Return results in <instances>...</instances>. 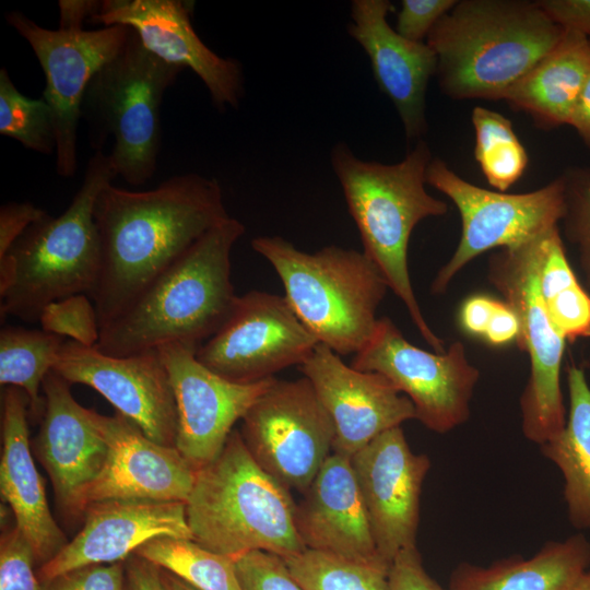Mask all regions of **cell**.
<instances>
[{
  "label": "cell",
  "instance_id": "cell-1",
  "mask_svg": "<svg viewBox=\"0 0 590 590\" xmlns=\"http://www.w3.org/2000/svg\"><path fill=\"white\" fill-rule=\"evenodd\" d=\"M229 215L220 182L196 173L132 191L107 185L94 206L101 268L92 298L99 327Z\"/></svg>",
  "mask_w": 590,
  "mask_h": 590
},
{
  "label": "cell",
  "instance_id": "cell-2",
  "mask_svg": "<svg viewBox=\"0 0 590 590\" xmlns=\"http://www.w3.org/2000/svg\"><path fill=\"white\" fill-rule=\"evenodd\" d=\"M244 233V224L232 216L205 233L101 327L95 346L117 357L170 343L198 350L222 327L237 297L231 253Z\"/></svg>",
  "mask_w": 590,
  "mask_h": 590
},
{
  "label": "cell",
  "instance_id": "cell-3",
  "mask_svg": "<svg viewBox=\"0 0 590 590\" xmlns=\"http://www.w3.org/2000/svg\"><path fill=\"white\" fill-rule=\"evenodd\" d=\"M565 30L531 0H457L426 44L435 76L455 99L503 101L562 39Z\"/></svg>",
  "mask_w": 590,
  "mask_h": 590
},
{
  "label": "cell",
  "instance_id": "cell-4",
  "mask_svg": "<svg viewBox=\"0 0 590 590\" xmlns=\"http://www.w3.org/2000/svg\"><path fill=\"white\" fill-rule=\"evenodd\" d=\"M422 139L394 164L357 157L344 142L330 152L349 212L362 239L364 252L377 266L389 288L404 304L411 320L436 353H444L442 340L425 320L409 273L408 249L414 227L423 220L442 216L448 205L426 191V170L432 161Z\"/></svg>",
  "mask_w": 590,
  "mask_h": 590
},
{
  "label": "cell",
  "instance_id": "cell-5",
  "mask_svg": "<svg viewBox=\"0 0 590 590\" xmlns=\"http://www.w3.org/2000/svg\"><path fill=\"white\" fill-rule=\"evenodd\" d=\"M117 173L109 154L97 151L68 209L32 224L0 259V315L37 322L43 308L58 299L94 291L101 246L94 206Z\"/></svg>",
  "mask_w": 590,
  "mask_h": 590
},
{
  "label": "cell",
  "instance_id": "cell-6",
  "mask_svg": "<svg viewBox=\"0 0 590 590\" xmlns=\"http://www.w3.org/2000/svg\"><path fill=\"white\" fill-rule=\"evenodd\" d=\"M186 515L192 540L232 558L251 551L286 558L307 550L291 491L257 463L238 429L197 471Z\"/></svg>",
  "mask_w": 590,
  "mask_h": 590
},
{
  "label": "cell",
  "instance_id": "cell-7",
  "mask_svg": "<svg viewBox=\"0 0 590 590\" xmlns=\"http://www.w3.org/2000/svg\"><path fill=\"white\" fill-rule=\"evenodd\" d=\"M251 247L273 267L284 297L318 343L342 356L368 342L389 286L364 251L330 245L309 253L281 236L255 237Z\"/></svg>",
  "mask_w": 590,
  "mask_h": 590
},
{
  "label": "cell",
  "instance_id": "cell-8",
  "mask_svg": "<svg viewBox=\"0 0 590 590\" xmlns=\"http://www.w3.org/2000/svg\"><path fill=\"white\" fill-rule=\"evenodd\" d=\"M182 70L149 51L130 28L123 47L85 91L82 116L99 139L114 138L109 156L117 176L129 185L145 184L156 170L161 105Z\"/></svg>",
  "mask_w": 590,
  "mask_h": 590
},
{
  "label": "cell",
  "instance_id": "cell-9",
  "mask_svg": "<svg viewBox=\"0 0 590 590\" xmlns=\"http://www.w3.org/2000/svg\"><path fill=\"white\" fill-rule=\"evenodd\" d=\"M543 234L498 249L487 262V280L517 315L516 340L529 355L530 376L520 398L521 428L527 439L540 446L555 438L567 418L560 389L566 340L552 324L539 287Z\"/></svg>",
  "mask_w": 590,
  "mask_h": 590
},
{
  "label": "cell",
  "instance_id": "cell-10",
  "mask_svg": "<svg viewBox=\"0 0 590 590\" xmlns=\"http://www.w3.org/2000/svg\"><path fill=\"white\" fill-rule=\"evenodd\" d=\"M426 184L447 196L461 219L459 244L432 282L435 295L444 294L456 274L477 256L533 239L558 226L564 213L560 176L530 192L507 193L475 186L433 157Z\"/></svg>",
  "mask_w": 590,
  "mask_h": 590
},
{
  "label": "cell",
  "instance_id": "cell-11",
  "mask_svg": "<svg viewBox=\"0 0 590 590\" xmlns=\"http://www.w3.org/2000/svg\"><path fill=\"white\" fill-rule=\"evenodd\" d=\"M350 365L385 376L411 400L415 418L435 433H448L470 416L480 371L460 341L444 353H432L410 343L390 318L381 317Z\"/></svg>",
  "mask_w": 590,
  "mask_h": 590
},
{
  "label": "cell",
  "instance_id": "cell-12",
  "mask_svg": "<svg viewBox=\"0 0 590 590\" xmlns=\"http://www.w3.org/2000/svg\"><path fill=\"white\" fill-rule=\"evenodd\" d=\"M257 463L286 488L305 493L333 452V426L306 377L274 379L241 418Z\"/></svg>",
  "mask_w": 590,
  "mask_h": 590
},
{
  "label": "cell",
  "instance_id": "cell-13",
  "mask_svg": "<svg viewBox=\"0 0 590 590\" xmlns=\"http://www.w3.org/2000/svg\"><path fill=\"white\" fill-rule=\"evenodd\" d=\"M5 20L32 47L45 73L43 98L50 106L56 129V169L71 177L78 169V128L82 102L94 74L126 44L130 28L105 26L48 30L21 12Z\"/></svg>",
  "mask_w": 590,
  "mask_h": 590
},
{
  "label": "cell",
  "instance_id": "cell-14",
  "mask_svg": "<svg viewBox=\"0 0 590 590\" xmlns=\"http://www.w3.org/2000/svg\"><path fill=\"white\" fill-rule=\"evenodd\" d=\"M317 344L284 295L250 291L237 295L227 319L196 357L227 380L252 384L302 365Z\"/></svg>",
  "mask_w": 590,
  "mask_h": 590
},
{
  "label": "cell",
  "instance_id": "cell-15",
  "mask_svg": "<svg viewBox=\"0 0 590 590\" xmlns=\"http://www.w3.org/2000/svg\"><path fill=\"white\" fill-rule=\"evenodd\" d=\"M54 370L69 384L96 390L153 441L175 447L176 403L158 350L117 357L66 340Z\"/></svg>",
  "mask_w": 590,
  "mask_h": 590
},
{
  "label": "cell",
  "instance_id": "cell-16",
  "mask_svg": "<svg viewBox=\"0 0 590 590\" xmlns=\"http://www.w3.org/2000/svg\"><path fill=\"white\" fill-rule=\"evenodd\" d=\"M158 352L176 403L175 447L199 471L217 458L235 423L269 389L275 377L238 384L201 364L193 347L170 343L160 347Z\"/></svg>",
  "mask_w": 590,
  "mask_h": 590
},
{
  "label": "cell",
  "instance_id": "cell-17",
  "mask_svg": "<svg viewBox=\"0 0 590 590\" xmlns=\"http://www.w3.org/2000/svg\"><path fill=\"white\" fill-rule=\"evenodd\" d=\"M379 556L389 565L416 546L420 499L430 468L410 448L401 426L374 438L351 458Z\"/></svg>",
  "mask_w": 590,
  "mask_h": 590
},
{
  "label": "cell",
  "instance_id": "cell-18",
  "mask_svg": "<svg viewBox=\"0 0 590 590\" xmlns=\"http://www.w3.org/2000/svg\"><path fill=\"white\" fill-rule=\"evenodd\" d=\"M299 369L331 420L335 453L352 458L378 435L416 417L411 400L385 376L346 365L324 344Z\"/></svg>",
  "mask_w": 590,
  "mask_h": 590
},
{
  "label": "cell",
  "instance_id": "cell-19",
  "mask_svg": "<svg viewBox=\"0 0 590 590\" xmlns=\"http://www.w3.org/2000/svg\"><path fill=\"white\" fill-rule=\"evenodd\" d=\"M191 9L180 0H104L92 20L133 30L153 55L191 69L219 110L237 108L245 93L241 64L219 56L201 40L190 21Z\"/></svg>",
  "mask_w": 590,
  "mask_h": 590
},
{
  "label": "cell",
  "instance_id": "cell-20",
  "mask_svg": "<svg viewBox=\"0 0 590 590\" xmlns=\"http://www.w3.org/2000/svg\"><path fill=\"white\" fill-rule=\"evenodd\" d=\"M70 385L54 369L44 379L45 405L34 449L49 474L59 510L68 519H83L85 495L105 467L108 445L93 410L76 402Z\"/></svg>",
  "mask_w": 590,
  "mask_h": 590
},
{
  "label": "cell",
  "instance_id": "cell-21",
  "mask_svg": "<svg viewBox=\"0 0 590 590\" xmlns=\"http://www.w3.org/2000/svg\"><path fill=\"white\" fill-rule=\"evenodd\" d=\"M92 416L108 445V456L85 495V509L109 499L187 502L197 471L176 447L153 441L118 412L106 416L93 410Z\"/></svg>",
  "mask_w": 590,
  "mask_h": 590
},
{
  "label": "cell",
  "instance_id": "cell-22",
  "mask_svg": "<svg viewBox=\"0 0 590 590\" xmlns=\"http://www.w3.org/2000/svg\"><path fill=\"white\" fill-rule=\"evenodd\" d=\"M82 520L80 532L39 566L40 582L83 566L125 562L157 536L192 539L182 502L103 500L90 504Z\"/></svg>",
  "mask_w": 590,
  "mask_h": 590
},
{
  "label": "cell",
  "instance_id": "cell-23",
  "mask_svg": "<svg viewBox=\"0 0 590 590\" xmlns=\"http://www.w3.org/2000/svg\"><path fill=\"white\" fill-rule=\"evenodd\" d=\"M388 0H353L349 35L368 56L379 90L391 101L408 140H422L428 129L426 93L437 57L425 43L400 36L387 21Z\"/></svg>",
  "mask_w": 590,
  "mask_h": 590
},
{
  "label": "cell",
  "instance_id": "cell-24",
  "mask_svg": "<svg viewBox=\"0 0 590 590\" xmlns=\"http://www.w3.org/2000/svg\"><path fill=\"white\" fill-rule=\"evenodd\" d=\"M304 495L296 506V526L306 548L356 562H385L376 548L351 458L332 452Z\"/></svg>",
  "mask_w": 590,
  "mask_h": 590
},
{
  "label": "cell",
  "instance_id": "cell-25",
  "mask_svg": "<svg viewBox=\"0 0 590 590\" xmlns=\"http://www.w3.org/2000/svg\"><path fill=\"white\" fill-rule=\"evenodd\" d=\"M28 398L16 387L2 397L0 492L15 526L31 543L37 566L54 558L69 542L54 519L44 482L34 463L28 432Z\"/></svg>",
  "mask_w": 590,
  "mask_h": 590
},
{
  "label": "cell",
  "instance_id": "cell-26",
  "mask_svg": "<svg viewBox=\"0 0 590 590\" xmlns=\"http://www.w3.org/2000/svg\"><path fill=\"white\" fill-rule=\"evenodd\" d=\"M590 72V39L565 31L558 44L505 94L512 110L544 130L569 126Z\"/></svg>",
  "mask_w": 590,
  "mask_h": 590
},
{
  "label": "cell",
  "instance_id": "cell-27",
  "mask_svg": "<svg viewBox=\"0 0 590 590\" xmlns=\"http://www.w3.org/2000/svg\"><path fill=\"white\" fill-rule=\"evenodd\" d=\"M590 568V543L583 534L548 541L533 556H512L488 566L461 563L451 590H569Z\"/></svg>",
  "mask_w": 590,
  "mask_h": 590
},
{
  "label": "cell",
  "instance_id": "cell-28",
  "mask_svg": "<svg viewBox=\"0 0 590 590\" xmlns=\"http://www.w3.org/2000/svg\"><path fill=\"white\" fill-rule=\"evenodd\" d=\"M569 410L564 429L540 446L564 476V498L571 524L590 530V386L585 371L567 369Z\"/></svg>",
  "mask_w": 590,
  "mask_h": 590
},
{
  "label": "cell",
  "instance_id": "cell-29",
  "mask_svg": "<svg viewBox=\"0 0 590 590\" xmlns=\"http://www.w3.org/2000/svg\"><path fill=\"white\" fill-rule=\"evenodd\" d=\"M539 287L550 320L565 340L590 338V296L569 264L559 225L542 236Z\"/></svg>",
  "mask_w": 590,
  "mask_h": 590
},
{
  "label": "cell",
  "instance_id": "cell-30",
  "mask_svg": "<svg viewBox=\"0 0 590 590\" xmlns=\"http://www.w3.org/2000/svg\"><path fill=\"white\" fill-rule=\"evenodd\" d=\"M64 341L43 329L5 326L0 331V385L23 390L33 416L44 412L39 391Z\"/></svg>",
  "mask_w": 590,
  "mask_h": 590
},
{
  "label": "cell",
  "instance_id": "cell-31",
  "mask_svg": "<svg viewBox=\"0 0 590 590\" xmlns=\"http://www.w3.org/2000/svg\"><path fill=\"white\" fill-rule=\"evenodd\" d=\"M134 554L196 590H244L234 558L212 552L192 539L157 536L141 545Z\"/></svg>",
  "mask_w": 590,
  "mask_h": 590
},
{
  "label": "cell",
  "instance_id": "cell-32",
  "mask_svg": "<svg viewBox=\"0 0 590 590\" xmlns=\"http://www.w3.org/2000/svg\"><path fill=\"white\" fill-rule=\"evenodd\" d=\"M471 122L475 133L474 158L488 185L506 192L522 177L529 162L512 122L483 106L473 108Z\"/></svg>",
  "mask_w": 590,
  "mask_h": 590
},
{
  "label": "cell",
  "instance_id": "cell-33",
  "mask_svg": "<svg viewBox=\"0 0 590 590\" xmlns=\"http://www.w3.org/2000/svg\"><path fill=\"white\" fill-rule=\"evenodd\" d=\"M304 590H389V564L356 562L306 550L284 558Z\"/></svg>",
  "mask_w": 590,
  "mask_h": 590
},
{
  "label": "cell",
  "instance_id": "cell-34",
  "mask_svg": "<svg viewBox=\"0 0 590 590\" xmlns=\"http://www.w3.org/2000/svg\"><path fill=\"white\" fill-rule=\"evenodd\" d=\"M0 134L42 154L49 155L56 151L55 119L50 106L43 97L35 99L23 95L5 68L0 70Z\"/></svg>",
  "mask_w": 590,
  "mask_h": 590
},
{
  "label": "cell",
  "instance_id": "cell-35",
  "mask_svg": "<svg viewBox=\"0 0 590 590\" xmlns=\"http://www.w3.org/2000/svg\"><path fill=\"white\" fill-rule=\"evenodd\" d=\"M559 176L564 187L562 236L576 248L580 270L590 286V166H570Z\"/></svg>",
  "mask_w": 590,
  "mask_h": 590
},
{
  "label": "cell",
  "instance_id": "cell-36",
  "mask_svg": "<svg viewBox=\"0 0 590 590\" xmlns=\"http://www.w3.org/2000/svg\"><path fill=\"white\" fill-rule=\"evenodd\" d=\"M38 322L44 331L85 346H95L99 340L98 316L87 294L71 295L46 305Z\"/></svg>",
  "mask_w": 590,
  "mask_h": 590
},
{
  "label": "cell",
  "instance_id": "cell-37",
  "mask_svg": "<svg viewBox=\"0 0 590 590\" xmlns=\"http://www.w3.org/2000/svg\"><path fill=\"white\" fill-rule=\"evenodd\" d=\"M34 550L14 526L0 539V590H40Z\"/></svg>",
  "mask_w": 590,
  "mask_h": 590
},
{
  "label": "cell",
  "instance_id": "cell-38",
  "mask_svg": "<svg viewBox=\"0 0 590 590\" xmlns=\"http://www.w3.org/2000/svg\"><path fill=\"white\" fill-rule=\"evenodd\" d=\"M234 560L244 590H304L279 555L251 551Z\"/></svg>",
  "mask_w": 590,
  "mask_h": 590
},
{
  "label": "cell",
  "instance_id": "cell-39",
  "mask_svg": "<svg viewBox=\"0 0 590 590\" xmlns=\"http://www.w3.org/2000/svg\"><path fill=\"white\" fill-rule=\"evenodd\" d=\"M125 563L88 565L40 582V590H125Z\"/></svg>",
  "mask_w": 590,
  "mask_h": 590
},
{
  "label": "cell",
  "instance_id": "cell-40",
  "mask_svg": "<svg viewBox=\"0 0 590 590\" xmlns=\"http://www.w3.org/2000/svg\"><path fill=\"white\" fill-rule=\"evenodd\" d=\"M457 0H402L397 14L396 32L403 38L425 43L436 23Z\"/></svg>",
  "mask_w": 590,
  "mask_h": 590
},
{
  "label": "cell",
  "instance_id": "cell-41",
  "mask_svg": "<svg viewBox=\"0 0 590 590\" xmlns=\"http://www.w3.org/2000/svg\"><path fill=\"white\" fill-rule=\"evenodd\" d=\"M389 590H451L442 588L425 570L417 546L400 552L389 566Z\"/></svg>",
  "mask_w": 590,
  "mask_h": 590
},
{
  "label": "cell",
  "instance_id": "cell-42",
  "mask_svg": "<svg viewBox=\"0 0 590 590\" xmlns=\"http://www.w3.org/2000/svg\"><path fill=\"white\" fill-rule=\"evenodd\" d=\"M47 213L31 202H9L0 208V259L17 238Z\"/></svg>",
  "mask_w": 590,
  "mask_h": 590
},
{
  "label": "cell",
  "instance_id": "cell-43",
  "mask_svg": "<svg viewBox=\"0 0 590 590\" xmlns=\"http://www.w3.org/2000/svg\"><path fill=\"white\" fill-rule=\"evenodd\" d=\"M543 11L565 31L590 39V0H536Z\"/></svg>",
  "mask_w": 590,
  "mask_h": 590
},
{
  "label": "cell",
  "instance_id": "cell-44",
  "mask_svg": "<svg viewBox=\"0 0 590 590\" xmlns=\"http://www.w3.org/2000/svg\"><path fill=\"white\" fill-rule=\"evenodd\" d=\"M123 563L130 590H167L162 578V568L155 564L134 553Z\"/></svg>",
  "mask_w": 590,
  "mask_h": 590
},
{
  "label": "cell",
  "instance_id": "cell-45",
  "mask_svg": "<svg viewBox=\"0 0 590 590\" xmlns=\"http://www.w3.org/2000/svg\"><path fill=\"white\" fill-rule=\"evenodd\" d=\"M496 303L497 300L484 295L468 298L460 311L462 328L470 334L484 335Z\"/></svg>",
  "mask_w": 590,
  "mask_h": 590
},
{
  "label": "cell",
  "instance_id": "cell-46",
  "mask_svg": "<svg viewBox=\"0 0 590 590\" xmlns=\"http://www.w3.org/2000/svg\"><path fill=\"white\" fill-rule=\"evenodd\" d=\"M518 332L517 315L506 302L497 300L483 337L492 345H503L517 339Z\"/></svg>",
  "mask_w": 590,
  "mask_h": 590
},
{
  "label": "cell",
  "instance_id": "cell-47",
  "mask_svg": "<svg viewBox=\"0 0 590 590\" xmlns=\"http://www.w3.org/2000/svg\"><path fill=\"white\" fill-rule=\"evenodd\" d=\"M102 1L60 0L59 28H82L84 20L97 14Z\"/></svg>",
  "mask_w": 590,
  "mask_h": 590
},
{
  "label": "cell",
  "instance_id": "cell-48",
  "mask_svg": "<svg viewBox=\"0 0 590 590\" xmlns=\"http://www.w3.org/2000/svg\"><path fill=\"white\" fill-rule=\"evenodd\" d=\"M569 126L590 149V72L573 111Z\"/></svg>",
  "mask_w": 590,
  "mask_h": 590
},
{
  "label": "cell",
  "instance_id": "cell-49",
  "mask_svg": "<svg viewBox=\"0 0 590 590\" xmlns=\"http://www.w3.org/2000/svg\"><path fill=\"white\" fill-rule=\"evenodd\" d=\"M162 578L167 590H196L180 578L162 569Z\"/></svg>",
  "mask_w": 590,
  "mask_h": 590
},
{
  "label": "cell",
  "instance_id": "cell-50",
  "mask_svg": "<svg viewBox=\"0 0 590 590\" xmlns=\"http://www.w3.org/2000/svg\"><path fill=\"white\" fill-rule=\"evenodd\" d=\"M569 590H590V568L578 578Z\"/></svg>",
  "mask_w": 590,
  "mask_h": 590
},
{
  "label": "cell",
  "instance_id": "cell-51",
  "mask_svg": "<svg viewBox=\"0 0 590 590\" xmlns=\"http://www.w3.org/2000/svg\"><path fill=\"white\" fill-rule=\"evenodd\" d=\"M125 590H130V588L128 587V585H127V587H126V589H125Z\"/></svg>",
  "mask_w": 590,
  "mask_h": 590
}]
</instances>
